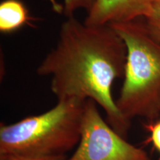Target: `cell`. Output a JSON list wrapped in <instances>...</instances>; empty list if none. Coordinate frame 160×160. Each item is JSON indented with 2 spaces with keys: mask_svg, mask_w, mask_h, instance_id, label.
I'll use <instances>...</instances> for the list:
<instances>
[{
  "mask_svg": "<svg viewBox=\"0 0 160 160\" xmlns=\"http://www.w3.org/2000/svg\"><path fill=\"white\" fill-rule=\"evenodd\" d=\"M127 47L111 25H88L73 17L62 24L57 46L37 70L51 76L58 100L93 99L105 111L107 122L127 137L131 122L120 113L112 93L115 80L124 77Z\"/></svg>",
  "mask_w": 160,
  "mask_h": 160,
  "instance_id": "6da1fadb",
  "label": "cell"
},
{
  "mask_svg": "<svg viewBox=\"0 0 160 160\" xmlns=\"http://www.w3.org/2000/svg\"><path fill=\"white\" fill-rule=\"evenodd\" d=\"M85 102L77 98L60 99L42 114L2 123L0 157L65 155L79 142Z\"/></svg>",
  "mask_w": 160,
  "mask_h": 160,
  "instance_id": "7a4b0ae2",
  "label": "cell"
},
{
  "mask_svg": "<svg viewBox=\"0 0 160 160\" xmlns=\"http://www.w3.org/2000/svg\"><path fill=\"white\" fill-rule=\"evenodd\" d=\"M111 25L127 47L117 108L130 122L137 117L154 121L160 116V42L150 34L143 18Z\"/></svg>",
  "mask_w": 160,
  "mask_h": 160,
  "instance_id": "3957f363",
  "label": "cell"
},
{
  "mask_svg": "<svg viewBox=\"0 0 160 160\" xmlns=\"http://www.w3.org/2000/svg\"><path fill=\"white\" fill-rule=\"evenodd\" d=\"M97 105L85 100L79 142L66 160H151L147 152L128 142L103 119Z\"/></svg>",
  "mask_w": 160,
  "mask_h": 160,
  "instance_id": "277c9868",
  "label": "cell"
},
{
  "mask_svg": "<svg viewBox=\"0 0 160 160\" xmlns=\"http://www.w3.org/2000/svg\"><path fill=\"white\" fill-rule=\"evenodd\" d=\"M153 0H97L88 12V25H112L126 22L148 13Z\"/></svg>",
  "mask_w": 160,
  "mask_h": 160,
  "instance_id": "5b68a950",
  "label": "cell"
},
{
  "mask_svg": "<svg viewBox=\"0 0 160 160\" xmlns=\"http://www.w3.org/2000/svg\"><path fill=\"white\" fill-rule=\"evenodd\" d=\"M32 18L22 0H3L0 3V31L10 34L28 24Z\"/></svg>",
  "mask_w": 160,
  "mask_h": 160,
  "instance_id": "8992f818",
  "label": "cell"
},
{
  "mask_svg": "<svg viewBox=\"0 0 160 160\" xmlns=\"http://www.w3.org/2000/svg\"><path fill=\"white\" fill-rule=\"evenodd\" d=\"M143 19L150 34L160 42V0H153L148 13Z\"/></svg>",
  "mask_w": 160,
  "mask_h": 160,
  "instance_id": "52a82bcc",
  "label": "cell"
},
{
  "mask_svg": "<svg viewBox=\"0 0 160 160\" xmlns=\"http://www.w3.org/2000/svg\"><path fill=\"white\" fill-rule=\"evenodd\" d=\"M97 0H63V13L67 17H73L76 11L79 9L86 10L88 12L92 8Z\"/></svg>",
  "mask_w": 160,
  "mask_h": 160,
  "instance_id": "ba28073f",
  "label": "cell"
},
{
  "mask_svg": "<svg viewBox=\"0 0 160 160\" xmlns=\"http://www.w3.org/2000/svg\"><path fill=\"white\" fill-rule=\"evenodd\" d=\"M149 131L151 132V141L153 143L155 148L160 153V121L155 124L149 125L148 127Z\"/></svg>",
  "mask_w": 160,
  "mask_h": 160,
  "instance_id": "9c48e42d",
  "label": "cell"
},
{
  "mask_svg": "<svg viewBox=\"0 0 160 160\" xmlns=\"http://www.w3.org/2000/svg\"><path fill=\"white\" fill-rule=\"evenodd\" d=\"M66 155H59L54 157H41V158H31V157H0V160H66Z\"/></svg>",
  "mask_w": 160,
  "mask_h": 160,
  "instance_id": "30bf717a",
  "label": "cell"
},
{
  "mask_svg": "<svg viewBox=\"0 0 160 160\" xmlns=\"http://www.w3.org/2000/svg\"><path fill=\"white\" fill-rule=\"evenodd\" d=\"M48 2L51 3V5L56 13H63L64 7L63 5L58 2L57 0H48Z\"/></svg>",
  "mask_w": 160,
  "mask_h": 160,
  "instance_id": "8fae6325",
  "label": "cell"
}]
</instances>
